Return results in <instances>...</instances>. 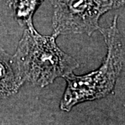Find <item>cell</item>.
Wrapping results in <instances>:
<instances>
[{
  "label": "cell",
  "instance_id": "6da1fadb",
  "mask_svg": "<svg viewBox=\"0 0 125 125\" xmlns=\"http://www.w3.org/2000/svg\"><path fill=\"white\" fill-rule=\"evenodd\" d=\"M57 36H43L34 27L25 28L13 56L22 82L45 87L79 67V62L58 47Z\"/></svg>",
  "mask_w": 125,
  "mask_h": 125
},
{
  "label": "cell",
  "instance_id": "7a4b0ae2",
  "mask_svg": "<svg viewBox=\"0 0 125 125\" xmlns=\"http://www.w3.org/2000/svg\"><path fill=\"white\" fill-rule=\"evenodd\" d=\"M117 15L114 17L111 26L99 29L107 45V54L101 67L83 76L72 72L63 77L67 87L60 104L62 111H70L77 104L102 98L113 91L125 63V49L117 29Z\"/></svg>",
  "mask_w": 125,
  "mask_h": 125
},
{
  "label": "cell",
  "instance_id": "3957f363",
  "mask_svg": "<svg viewBox=\"0 0 125 125\" xmlns=\"http://www.w3.org/2000/svg\"><path fill=\"white\" fill-rule=\"evenodd\" d=\"M54 6V34L86 33L99 30L103 14L125 4V1H51Z\"/></svg>",
  "mask_w": 125,
  "mask_h": 125
},
{
  "label": "cell",
  "instance_id": "277c9868",
  "mask_svg": "<svg viewBox=\"0 0 125 125\" xmlns=\"http://www.w3.org/2000/svg\"><path fill=\"white\" fill-rule=\"evenodd\" d=\"M23 84L13 56L0 49V99L17 93Z\"/></svg>",
  "mask_w": 125,
  "mask_h": 125
},
{
  "label": "cell",
  "instance_id": "5b68a950",
  "mask_svg": "<svg viewBox=\"0 0 125 125\" xmlns=\"http://www.w3.org/2000/svg\"><path fill=\"white\" fill-rule=\"evenodd\" d=\"M42 1H12L10 6L13 9L18 22L25 28L33 27V15Z\"/></svg>",
  "mask_w": 125,
  "mask_h": 125
}]
</instances>
